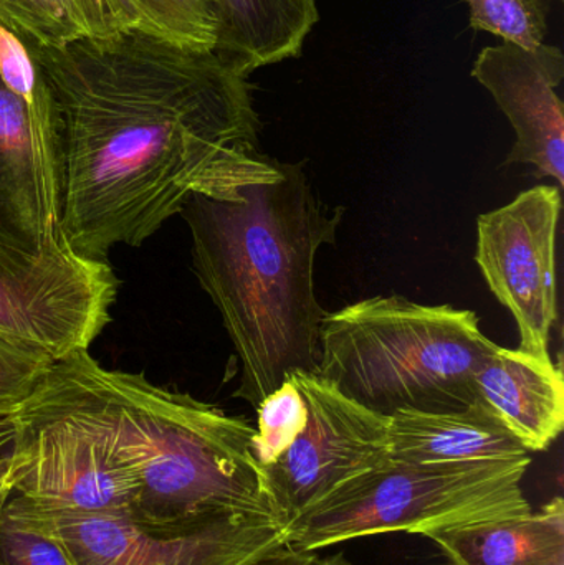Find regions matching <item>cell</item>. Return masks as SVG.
Returning a JSON list of instances; mask_svg holds the SVG:
<instances>
[{
	"label": "cell",
	"mask_w": 564,
	"mask_h": 565,
	"mask_svg": "<svg viewBox=\"0 0 564 565\" xmlns=\"http://www.w3.org/2000/svg\"><path fill=\"white\" fill-rule=\"evenodd\" d=\"M26 50L58 109L60 227L78 254L105 260L139 247L192 195L241 201L245 185L280 178L257 151L251 82L214 52L138 32Z\"/></svg>",
	"instance_id": "6da1fadb"
},
{
	"label": "cell",
	"mask_w": 564,
	"mask_h": 565,
	"mask_svg": "<svg viewBox=\"0 0 564 565\" xmlns=\"http://www.w3.org/2000/svg\"><path fill=\"white\" fill-rule=\"evenodd\" d=\"M241 189V201L192 195L181 215L192 268L217 308L241 364L234 397L257 408L294 371L317 372L328 315L315 295V260L337 244L331 211L301 164Z\"/></svg>",
	"instance_id": "7a4b0ae2"
},
{
	"label": "cell",
	"mask_w": 564,
	"mask_h": 565,
	"mask_svg": "<svg viewBox=\"0 0 564 565\" xmlns=\"http://www.w3.org/2000/svg\"><path fill=\"white\" fill-rule=\"evenodd\" d=\"M103 379L138 477L126 514L136 526L181 531L225 514L277 520L252 455L255 427L245 418L136 372L103 367Z\"/></svg>",
	"instance_id": "3957f363"
},
{
	"label": "cell",
	"mask_w": 564,
	"mask_h": 565,
	"mask_svg": "<svg viewBox=\"0 0 564 565\" xmlns=\"http://www.w3.org/2000/svg\"><path fill=\"white\" fill-rule=\"evenodd\" d=\"M470 309L371 296L328 312L317 372L376 414L462 411L493 342Z\"/></svg>",
	"instance_id": "277c9868"
},
{
	"label": "cell",
	"mask_w": 564,
	"mask_h": 565,
	"mask_svg": "<svg viewBox=\"0 0 564 565\" xmlns=\"http://www.w3.org/2000/svg\"><path fill=\"white\" fill-rule=\"evenodd\" d=\"M13 418L15 493L50 513L128 514L138 477L103 365L88 351L56 359Z\"/></svg>",
	"instance_id": "5b68a950"
},
{
	"label": "cell",
	"mask_w": 564,
	"mask_h": 565,
	"mask_svg": "<svg viewBox=\"0 0 564 565\" xmlns=\"http://www.w3.org/2000/svg\"><path fill=\"white\" fill-rule=\"evenodd\" d=\"M532 457L467 463H386L351 478L285 526L301 553L384 533L430 536L532 511L522 490Z\"/></svg>",
	"instance_id": "8992f818"
},
{
	"label": "cell",
	"mask_w": 564,
	"mask_h": 565,
	"mask_svg": "<svg viewBox=\"0 0 564 565\" xmlns=\"http://www.w3.org/2000/svg\"><path fill=\"white\" fill-rule=\"evenodd\" d=\"M116 295L113 268L78 254L65 235L33 247L0 227V331L55 361L88 351L111 321Z\"/></svg>",
	"instance_id": "52a82bcc"
},
{
	"label": "cell",
	"mask_w": 564,
	"mask_h": 565,
	"mask_svg": "<svg viewBox=\"0 0 564 565\" xmlns=\"http://www.w3.org/2000/svg\"><path fill=\"white\" fill-rule=\"evenodd\" d=\"M58 109L26 46L0 26V227L42 247L63 235Z\"/></svg>",
	"instance_id": "ba28073f"
},
{
	"label": "cell",
	"mask_w": 564,
	"mask_h": 565,
	"mask_svg": "<svg viewBox=\"0 0 564 565\" xmlns=\"http://www.w3.org/2000/svg\"><path fill=\"white\" fill-rule=\"evenodd\" d=\"M287 379L307 402V425L275 463L260 468L284 526L351 478L390 460V417L351 401L318 372L294 371Z\"/></svg>",
	"instance_id": "9c48e42d"
},
{
	"label": "cell",
	"mask_w": 564,
	"mask_h": 565,
	"mask_svg": "<svg viewBox=\"0 0 564 565\" xmlns=\"http://www.w3.org/2000/svg\"><path fill=\"white\" fill-rule=\"evenodd\" d=\"M562 192L539 185L477 221L476 262L490 291L512 312L520 349L550 358L556 308V234Z\"/></svg>",
	"instance_id": "30bf717a"
},
{
	"label": "cell",
	"mask_w": 564,
	"mask_h": 565,
	"mask_svg": "<svg viewBox=\"0 0 564 565\" xmlns=\"http://www.w3.org/2000/svg\"><path fill=\"white\" fill-rule=\"evenodd\" d=\"M46 513L76 565H248L287 544L280 521L254 514L159 533L121 514Z\"/></svg>",
	"instance_id": "8fae6325"
},
{
	"label": "cell",
	"mask_w": 564,
	"mask_h": 565,
	"mask_svg": "<svg viewBox=\"0 0 564 565\" xmlns=\"http://www.w3.org/2000/svg\"><path fill=\"white\" fill-rule=\"evenodd\" d=\"M472 76L489 89L515 129L517 141L506 164H526L539 178L564 185V103L558 86L564 55L558 46L525 49L502 42L486 46L473 63Z\"/></svg>",
	"instance_id": "7c38bea8"
},
{
	"label": "cell",
	"mask_w": 564,
	"mask_h": 565,
	"mask_svg": "<svg viewBox=\"0 0 564 565\" xmlns=\"http://www.w3.org/2000/svg\"><path fill=\"white\" fill-rule=\"evenodd\" d=\"M487 408L529 450L545 451L564 428V377L550 358L493 342L472 382Z\"/></svg>",
	"instance_id": "4fadbf2b"
},
{
	"label": "cell",
	"mask_w": 564,
	"mask_h": 565,
	"mask_svg": "<svg viewBox=\"0 0 564 565\" xmlns=\"http://www.w3.org/2000/svg\"><path fill=\"white\" fill-rule=\"evenodd\" d=\"M530 457L479 402L462 411H400L390 417V458L409 463H467Z\"/></svg>",
	"instance_id": "5bb4252c"
},
{
	"label": "cell",
	"mask_w": 564,
	"mask_h": 565,
	"mask_svg": "<svg viewBox=\"0 0 564 565\" xmlns=\"http://www.w3.org/2000/svg\"><path fill=\"white\" fill-rule=\"evenodd\" d=\"M219 32L214 53L237 75L301 55L317 25V0H214Z\"/></svg>",
	"instance_id": "9a60e30c"
},
{
	"label": "cell",
	"mask_w": 564,
	"mask_h": 565,
	"mask_svg": "<svg viewBox=\"0 0 564 565\" xmlns=\"http://www.w3.org/2000/svg\"><path fill=\"white\" fill-rule=\"evenodd\" d=\"M450 565H564V501L539 511L430 534Z\"/></svg>",
	"instance_id": "2e32d148"
},
{
	"label": "cell",
	"mask_w": 564,
	"mask_h": 565,
	"mask_svg": "<svg viewBox=\"0 0 564 565\" xmlns=\"http://www.w3.org/2000/svg\"><path fill=\"white\" fill-rule=\"evenodd\" d=\"M0 26L30 49H60L121 33L108 0H0Z\"/></svg>",
	"instance_id": "e0dca14e"
},
{
	"label": "cell",
	"mask_w": 564,
	"mask_h": 565,
	"mask_svg": "<svg viewBox=\"0 0 564 565\" xmlns=\"http://www.w3.org/2000/svg\"><path fill=\"white\" fill-rule=\"evenodd\" d=\"M123 32H138L159 42L214 52L219 20L214 0H108Z\"/></svg>",
	"instance_id": "ac0fdd59"
},
{
	"label": "cell",
	"mask_w": 564,
	"mask_h": 565,
	"mask_svg": "<svg viewBox=\"0 0 564 565\" xmlns=\"http://www.w3.org/2000/svg\"><path fill=\"white\" fill-rule=\"evenodd\" d=\"M0 565H76L52 516L12 491L0 514Z\"/></svg>",
	"instance_id": "d6986e66"
},
{
	"label": "cell",
	"mask_w": 564,
	"mask_h": 565,
	"mask_svg": "<svg viewBox=\"0 0 564 565\" xmlns=\"http://www.w3.org/2000/svg\"><path fill=\"white\" fill-rule=\"evenodd\" d=\"M257 415L251 448L258 467L264 468L275 463L304 431L308 420L307 402L297 385L287 379L280 388L260 402Z\"/></svg>",
	"instance_id": "ffe728a7"
},
{
	"label": "cell",
	"mask_w": 564,
	"mask_h": 565,
	"mask_svg": "<svg viewBox=\"0 0 564 565\" xmlns=\"http://www.w3.org/2000/svg\"><path fill=\"white\" fill-rule=\"evenodd\" d=\"M470 25L506 42L535 49L545 42L546 0H467Z\"/></svg>",
	"instance_id": "44dd1931"
},
{
	"label": "cell",
	"mask_w": 564,
	"mask_h": 565,
	"mask_svg": "<svg viewBox=\"0 0 564 565\" xmlns=\"http://www.w3.org/2000/svg\"><path fill=\"white\" fill-rule=\"evenodd\" d=\"M53 362L40 345L0 331V415L15 414L35 394Z\"/></svg>",
	"instance_id": "7402d4cb"
},
{
	"label": "cell",
	"mask_w": 564,
	"mask_h": 565,
	"mask_svg": "<svg viewBox=\"0 0 564 565\" xmlns=\"http://www.w3.org/2000/svg\"><path fill=\"white\" fill-rule=\"evenodd\" d=\"M317 554L291 550L287 544L248 565H315Z\"/></svg>",
	"instance_id": "603a6c76"
},
{
	"label": "cell",
	"mask_w": 564,
	"mask_h": 565,
	"mask_svg": "<svg viewBox=\"0 0 564 565\" xmlns=\"http://www.w3.org/2000/svg\"><path fill=\"white\" fill-rule=\"evenodd\" d=\"M17 425L13 414L0 415V457H10L15 450Z\"/></svg>",
	"instance_id": "cb8c5ba5"
},
{
	"label": "cell",
	"mask_w": 564,
	"mask_h": 565,
	"mask_svg": "<svg viewBox=\"0 0 564 565\" xmlns=\"http://www.w3.org/2000/svg\"><path fill=\"white\" fill-rule=\"evenodd\" d=\"M13 491V455L0 457V514Z\"/></svg>",
	"instance_id": "d4e9b609"
},
{
	"label": "cell",
	"mask_w": 564,
	"mask_h": 565,
	"mask_svg": "<svg viewBox=\"0 0 564 565\" xmlns=\"http://www.w3.org/2000/svg\"><path fill=\"white\" fill-rule=\"evenodd\" d=\"M315 565H353L348 561L343 554H337V556L327 557V559H317Z\"/></svg>",
	"instance_id": "484cf974"
}]
</instances>
